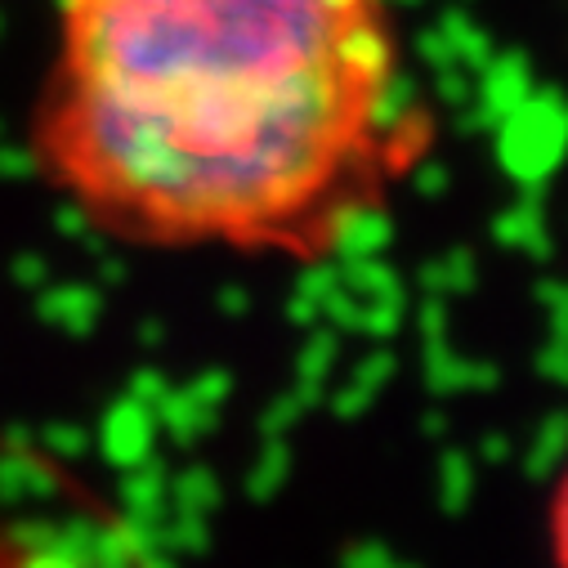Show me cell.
Returning <instances> with one entry per match:
<instances>
[{
    "label": "cell",
    "instance_id": "1",
    "mask_svg": "<svg viewBox=\"0 0 568 568\" xmlns=\"http://www.w3.org/2000/svg\"><path fill=\"white\" fill-rule=\"evenodd\" d=\"M430 144L389 0H59L45 184L153 251L336 255Z\"/></svg>",
    "mask_w": 568,
    "mask_h": 568
},
{
    "label": "cell",
    "instance_id": "2",
    "mask_svg": "<svg viewBox=\"0 0 568 568\" xmlns=\"http://www.w3.org/2000/svg\"><path fill=\"white\" fill-rule=\"evenodd\" d=\"M546 528H550V555L568 568V466H564V475L555 479L550 510H546Z\"/></svg>",
    "mask_w": 568,
    "mask_h": 568
}]
</instances>
